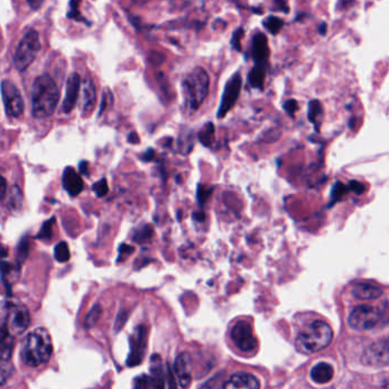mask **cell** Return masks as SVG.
Returning a JSON list of instances; mask_svg holds the SVG:
<instances>
[{"instance_id": "cell-41", "label": "cell", "mask_w": 389, "mask_h": 389, "mask_svg": "<svg viewBox=\"0 0 389 389\" xmlns=\"http://www.w3.org/2000/svg\"><path fill=\"white\" fill-rule=\"evenodd\" d=\"M210 190H209V188H204V186H201V188H199V191H198V198H199V202H200V204H204V201H206V200H207L208 197H209V194H210Z\"/></svg>"}, {"instance_id": "cell-33", "label": "cell", "mask_w": 389, "mask_h": 389, "mask_svg": "<svg viewBox=\"0 0 389 389\" xmlns=\"http://www.w3.org/2000/svg\"><path fill=\"white\" fill-rule=\"evenodd\" d=\"M93 191L95 192V194L99 197V198H103L108 194L109 192V186H108V182H106V179H101L99 182H96L93 185Z\"/></svg>"}, {"instance_id": "cell-37", "label": "cell", "mask_w": 389, "mask_h": 389, "mask_svg": "<svg viewBox=\"0 0 389 389\" xmlns=\"http://www.w3.org/2000/svg\"><path fill=\"white\" fill-rule=\"evenodd\" d=\"M128 317H129V313L127 311L122 310V312L119 313L118 317L115 320V332L120 331L124 328Z\"/></svg>"}, {"instance_id": "cell-35", "label": "cell", "mask_w": 389, "mask_h": 389, "mask_svg": "<svg viewBox=\"0 0 389 389\" xmlns=\"http://www.w3.org/2000/svg\"><path fill=\"white\" fill-rule=\"evenodd\" d=\"M154 234V230L150 226H144L142 230H138L134 235V240L138 242H144L145 240L150 239L151 236Z\"/></svg>"}, {"instance_id": "cell-5", "label": "cell", "mask_w": 389, "mask_h": 389, "mask_svg": "<svg viewBox=\"0 0 389 389\" xmlns=\"http://www.w3.org/2000/svg\"><path fill=\"white\" fill-rule=\"evenodd\" d=\"M40 48L42 44L38 32L35 30L26 32L24 37L19 40L14 53L13 61L16 70L24 72L35 62Z\"/></svg>"}, {"instance_id": "cell-47", "label": "cell", "mask_w": 389, "mask_h": 389, "mask_svg": "<svg viewBox=\"0 0 389 389\" xmlns=\"http://www.w3.org/2000/svg\"><path fill=\"white\" fill-rule=\"evenodd\" d=\"M288 111L289 112H292L295 111V110L297 109V104L296 102H295V101H289V102H288Z\"/></svg>"}, {"instance_id": "cell-40", "label": "cell", "mask_w": 389, "mask_h": 389, "mask_svg": "<svg viewBox=\"0 0 389 389\" xmlns=\"http://www.w3.org/2000/svg\"><path fill=\"white\" fill-rule=\"evenodd\" d=\"M243 30L239 29L238 31L234 32L233 37H232V46L235 48L236 51H240L241 49V45H240V42H241V38H242Z\"/></svg>"}, {"instance_id": "cell-46", "label": "cell", "mask_w": 389, "mask_h": 389, "mask_svg": "<svg viewBox=\"0 0 389 389\" xmlns=\"http://www.w3.org/2000/svg\"><path fill=\"white\" fill-rule=\"evenodd\" d=\"M154 150H149L147 151V152H145V154H144L143 156V160H145V161H150L151 159H152V158H154Z\"/></svg>"}, {"instance_id": "cell-3", "label": "cell", "mask_w": 389, "mask_h": 389, "mask_svg": "<svg viewBox=\"0 0 389 389\" xmlns=\"http://www.w3.org/2000/svg\"><path fill=\"white\" fill-rule=\"evenodd\" d=\"M210 80L204 67H197L182 81L183 106L188 113H194L204 104L209 94Z\"/></svg>"}, {"instance_id": "cell-4", "label": "cell", "mask_w": 389, "mask_h": 389, "mask_svg": "<svg viewBox=\"0 0 389 389\" xmlns=\"http://www.w3.org/2000/svg\"><path fill=\"white\" fill-rule=\"evenodd\" d=\"M333 338L330 326L322 321H315L304 330L296 340V348L304 354H312L328 347Z\"/></svg>"}, {"instance_id": "cell-31", "label": "cell", "mask_w": 389, "mask_h": 389, "mask_svg": "<svg viewBox=\"0 0 389 389\" xmlns=\"http://www.w3.org/2000/svg\"><path fill=\"white\" fill-rule=\"evenodd\" d=\"M264 26H266V29L268 31L275 35V33H278L280 31L281 28L283 26V22L280 19H278V17H273L272 16V17L265 19Z\"/></svg>"}, {"instance_id": "cell-49", "label": "cell", "mask_w": 389, "mask_h": 389, "mask_svg": "<svg viewBox=\"0 0 389 389\" xmlns=\"http://www.w3.org/2000/svg\"><path fill=\"white\" fill-rule=\"evenodd\" d=\"M386 387H389V385H387V386H386Z\"/></svg>"}, {"instance_id": "cell-36", "label": "cell", "mask_w": 389, "mask_h": 389, "mask_svg": "<svg viewBox=\"0 0 389 389\" xmlns=\"http://www.w3.org/2000/svg\"><path fill=\"white\" fill-rule=\"evenodd\" d=\"M13 367H12V364L10 362H3V365H1V385L6 383V380L12 376L13 374Z\"/></svg>"}, {"instance_id": "cell-28", "label": "cell", "mask_w": 389, "mask_h": 389, "mask_svg": "<svg viewBox=\"0 0 389 389\" xmlns=\"http://www.w3.org/2000/svg\"><path fill=\"white\" fill-rule=\"evenodd\" d=\"M80 3H81V0H70V10H69V13H67V17L71 19H76V21H80V22H86L90 26V23L87 22L85 17L80 15Z\"/></svg>"}, {"instance_id": "cell-1", "label": "cell", "mask_w": 389, "mask_h": 389, "mask_svg": "<svg viewBox=\"0 0 389 389\" xmlns=\"http://www.w3.org/2000/svg\"><path fill=\"white\" fill-rule=\"evenodd\" d=\"M60 101V90L49 74L35 78L31 87L32 115L47 119L54 113Z\"/></svg>"}, {"instance_id": "cell-27", "label": "cell", "mask_w": 389, "mask_h": 389, "mask_svg": "<svg viewBox=\"0 0 389 389\" xmlns=\"http://www.w3.org/2000/svg\"><path fill=\"white\" fill-rule=\"evenodd\" d=\"M102 314V306L96 304L95 306L92 308L88 314H87L86 320H85V326L87 328H92V326H95L97 321H99V316Z\"/></svg>"}, {"instance_id": "cell-2", "label": "cell", "mask_w": 389, "mask_h": 389, "mask_svg": "<svg viewBox=\"0 0 389 389\" xmlns=\"http://www.w3.org/2000/svg\"><path fill=\"white\" fill-rule=\"evenodd\" d=\"M53 355V342L49 332L44 328L35 329L26 336L21 348L23 363L30 367L47 363Z\"/></svg>"}, {"instance_id": "cell-43", "label": "cell", "mask_w": 389, "mask_h": 389, "mask_svg": "<svg viewBox=\"0 0 389 389\" xmlns=\"http://www.w3.org/2000/svg\"><path fill=\"white\" fill-rule=\"evenodd\" d=\"M128 142L131 144H138L140 142V138H138V135L136 133H131L129 136H128Z\"/></svg>"}, {"instance_id": "cell-42", "label": "cell", "mask_w": 389, "mask_h": 389, "mask_svg": "<svg viewBox=\"0 0 389 389\" xmlns=\"http://www.w3.org/2000/svg\"><path fill=\"white\" fill-rule=\"evenodd\" d=\"M26 1H28L32 10H38L42 6V3H44V0H26Z\"/></svg>"}, {"instance_id": "cell-19", "label": "cell", "mask_w": 389, "mask_h": 389, "mask_svg": "<svg viewBox=\"0 0 389 389\" xmlns=\"http://www.w3.org/2000/svg\"><path fill=\"white\" fill-rule=\"evenodd\" d=\"M333 376V367L326 362L316 364L311 371V378L316 383H326Z\"/></svg>"}, {"instance_id": "cell-29", "label": "cell", "mask_w": 389, "mask_h": 389, "mask_svg": "<svg viewBox=\"0 0 389 389\" xmlns=\"http://www.w3.org/2000/svg\"><path fill=\"white\" fill-rule=\"evenodd\" d=\"M135 387L138 388H159L154 376H142L135 380Z\"/></svg>"}, {"instance_id": "cell-7", "label": "cell", "mask_w": 389, "mask_h": 389, "mask_svg": "<svg viewBox=\"0 0 389 389\" xmlns=\"http://www.w3.org/2000/svg\"><path fill=\"white\" fill-rule=\"evenodd\" d=\"M1 99L7 115L10 118H19L24 112V101L19 88L8 80L1 83Z\"/></svg>"}, {"instance_id": "cell-6", "label": "cell", "mask_w": 389, "mask_h": 389, "mask_svg": "<svg viewBox=\"0 0 389 389\" xmlns=\"http://www.w3.org/2000/svg\"><path fill=\"white\" fill-rule=\"evenodd\" d=\"M381 312L376 307L362 305L353 310L348 317V324L355 331H367L378 326Z\"/></svg>"}, {"instance_id": "cell-38", "label": "cell", "mask_w": 389, "mask_h": 389, "mask_svg": "<svg viewBox=\"0 0 389 389\" xmlns=\"http://www.w3.org/2000/svg\"><path fill=\"white\" fill-rule=\"evenodd\" d=\"M109 102H112V93L109 90H104V93L102 95V103H101V108H99V115H102L104 110L106 109V106L109 104Z\"/></svg>"}, {"instance_id": "cell-20", "label": "cell", "mask_w": 389, "mask_h": 389, "mask_svg": "<svg viewBox=\"0 0 389 389\" xmlns=\"http://www.w3.org/2000/svg\"><path fill=\"white\" fill-rule=\"evenodd\" d=\"M369 361L370 363L380 364L381 362L389 360V342H378L371 347L369 351Z\"/></svg>"}, {"instance_id": "cell-13", "label": "cell", "mask_w": 389, "mask_h": 389, "mask_svg": "<svg viewBox=\"0 0 389 389\" xmlns=\"http://www.w3.org/2000/svg\"><path fill=\"white\" fill-rule=\"evenodd\" d=\"M31 323V317H30L29 310L26 306H16L10 313V331L14 336H19L29 328Z\"/></svg>"}, {"instance_id": "cell-45", "label": "cell", "mask_w": 389, "mask_h": 389, "mask_svg": "<svg viewBox=\"0 0 389 389\" xmlns=\"http://www.w3.org/2000/svg\"><path fill=\"white\" fill-rule=\"evenodd\" d=\"M6 179H1V195H0V198L5 199V194H6Z\"/></svg>"}, {"instance_id": "cell-15", "label": "cell", "mask_w": 389, "mask_h": 389, "mask_svg": "<svg viewBox=\"0 0 389 389\" xmlns=\"http://www.w3.org/2000/svg\"><path fill=\"white\" fill-rule=\"evenodd\" d=\"M223 387L226 389H257L260 387V383L252 374L238 372L231 376L230 379L224 383Z\"/></svg>"}, {"instance_id": "cell-34", "label": "cell", "mask_w": 389, "mask_h": 389, "mask_svg": "<svg viewBox=\"0 0 389 389\" xmlns=\"http://www.w3.org/2000/svg\"><path fill=\"white\" fill-rule=\"evenodd\" d=\"M29 255V241L26 240V238L21 240V242L19 245V250H17V259L19 262L23 263V260L28 257Z\"/></svg>"}, {"instance_id": "cell-8", "label": "cell", "mask_w": 389, "mask_h": 389, "mask_svg": "<svg viewBox=\"0 0 389 389\" xmlns=\"http://www.w3.org/2000/svg\"><path fill=\"white\" fill-rule=\"evenodd\" d=\"M231 338L234 345L243 353H254L258 347V342L254 336L251 326L246 321H240L231 330Z\"/></svg>"}, {"instance_id": "cell-14", "label": "cell", "mask_w": 389, "mask_h": 389, "mask_svg": "<svg viewBox=\"0 0 389 389\" xmlns=\"http://www.w3.org/2000/svg\"><path fill=\"white\" fill-rule=\"evenodd\" d=\"M62 183H63L64 190L72 198L79 195L83 192V186H85L81 176L71 167H67L64 170L63 176H62Z\"/></svg>"}, {"instance_id": "cell-12", "label": "cell", "mask_w": 389, "mask_h": 389, "mask_svg": "<svg viewBox=\"0 0 389 389\" xmlns=\"http://www.w3.org/2000/svg\"><path fill=\"white\" fill-rule=\"evenodd\" d=\"M174 371H175L179 386L182 388L191 385L192 381V358L188 353H182L176 358L174 362Z\"/></svg>"}, {"instance_id": "cell-30", "label": "cell", "mask_w": 389, "mask_h": 389, "mask_svg": "<svg viewBox=\"0 0 389 389\" xmlns=\"http://www.w3.org/2000/svg\"><path fill=\"white\" fill-rule=\"evenodd\" d=\"M55 223V218H51L48 220L47 222L42 224V229L39 231L38 235L37 238L42 240H49L51 238V234H53V224Z\"/></svg>"}, {"instance_id": "cell-23", "label": "cell", "mask_w": 389, "mask_h": 389, "mask_svg": "<svg viewBox=\"0 0 389 389\" xmlns=\"http://www.w3.org/2000/svg\"><path fill=\"white\" fill-rule=\"evenodd\" d=\"M265 65H257V67H254L251 71H250L249 83L252 87L255 88H262L263 85H264L265 80Z\"/></svg>"}, {"instance_id": "cell-10", "label": "cell", "mask_w": 389, "mask_h": 389, "mask_svg": "<svg viewBox=\"0 0 389 389\" xmlns=\"http://www.w3.org/2000/svg\"><path fill=\"white\" fill-rule=\"evenodd\" d=\"M147 329L144 326H140L135 330L134 333L131 335V339H129L131 351H129V356L127 358L128 367H136V365H140L142 363L144 354L147 351Z\"/></svg>"}, {"instance_id": "cell-17", "label": "cell", "mask_w": 389, "mask_h": 389, "mask_svg": "<svg viewBox=\"0 0 389 389\" xmlns=\"http://www.w3.org/2000/svg\"><path fill=\"white\" fill-rule=\"evenodd\" d=\"M270 55L267 38L263 33H257L252 40V56L257 65H265Z\"/></svg>"}, {"instance_id": "cell-26", "label": "cell", "mask_w": 389, "mask_h": 389, "mask_svg": "<svg viewBox=\"0 0 389 389\" xmlns=\"http://www.w3.org/2000/svg\"><path fill=\"white\" fill-rule=\"evenodd\" d=\"M179 150L182 151V154H188L193 147V133L188 131V133L183 131L179 140Z\"/></svg>"}, {"instance_id": "cell-44", "label": "cell", "mask_w": 389, "mask_h": 389, "mask_svg": "<svg viewBox=\"0 0 389 389\" xmlns=\"http://www.w3.org/2000/svg\"><path fill=\"white\" fill-rule=\"evenodd\" d=\"M79 170L83 175H87L88 174V163L87 161H81L79 163Z\"/></svg>"}, {"instance_id": "cell-39", "label": "cell", "mask_w": 389, "mask_h": 389, "mask_svg": "<svg viewBox=\"0 0 389 389\" xmlns=\"http://www.w3.org/2000/svg\"><path fill=\"white\" fill-rule=\"evenodd\" d=\"M134 251V248L131 246H127V245H122L120 248H119V260H122L125 259V257H129L131 255V252Z\"/></svg>"}, {"instance_id": "cell-9", "label": "cell", "mask_w": 389, "mask_h": 389, "mask_svg": "<svg viewBox=\"0 0 389 389\" xmlns=\"http://www.w3.org/2000/svg\"><path fill=\"white\" fill-rule=\"evenodd\" d=\"M241 88H242L241 74H233L232 78L227 81L226 86L224 88L223 96H222L220 108H218V118H224L232 110V108L235 106L236 101L239 99Z\"/></svg>"}, {"instance_id": "cell-11", "label": "cell", "mask_w": 389, "mask_h": 389, "mask_svg": "<svg viewBox=\"0 0 389 389\" xmlns=\"http://www.w3.org/2000/svg\"><path fill=\"white\" fill-rule=\"evenodd\" d=\"M81 87V78L79 74H71L67 80L65 86V97L62 104V112L70 113L77 104L78 97H79V90Z\"/></svg>"}, {"instance_id": "cell-24", "label": "cell", "mask_w": 389, "mask_h": 389, "mask_svg": "<svg viewBox=\"0 0 389 389\" xmlns=\"http://www.w3.org/2000/svg\"><path fill=\"white\" fill-rule=\"evenodd\" d=\"M22 192H21V190L17 186H13V188H10V197H8V202H7L8 209L12 211L17 210L22 206Z\"/></svg>"}, {"instance_id": "cell-48", "label": "cell", "mask_w": 389, "mask_h": 389, "mask_svg": "<svg viewBox=\"0 0 389 389\" xmlns=\"http://www.w3.org/2000/svg\"><path fill=\"white\" fill-rule=\"evenodd\" d=\"M135 5H145L149 0H131Z\"/></svg>"}, {"instance_id": "cell-16", "label": "cell", "mask_w": 389, "mask_h": 389, "mask_svg": "<svg viewBox=\"0 0 389 389\" xmlns=\"http://www.w3.org/2000/svg\"><path fill=\"white\" fill-rule=\"evenodd\" d=\"M97 94H96L95 83L90 78L83 81V96H81V112L83 115H90L95 109Z\"/></svg>"}, {"instance_id": "cell-18", "label": "cell", "mask_w": 389, "mask_h": 389, "mask_svg": "<svg viewBox=\"0 0 389 389\" xmlns=\"http://www.w3.org/2000/svg\"><path fill=\"white\" fill-rule=\"evenodd\" d=\"M383 295V289L371 283H360L353 289V296L356 299L374 300Z\"/></svg>"}, {"instance_id": "cell-22", "label": "cell", "mask_w": 389, "mask_h": 389, "mask_svg": "<svg viewBox=\"0 0 389 389\" xmlns=\"http://www.w3.org/2000/svg\"><path fill=\"white\" fill-rule=\"evenodd\" d=\"M199 140L204 147H210L215 140V126L213 122H207L199 133Z\"/></svg>"}, {"instance_id": "cell-25", "label": "cell", "mask_w": 389, "mask_h": 389, "mask_svg": "<svg viewBox=\"0 0 389 389\" xmlns=\"http://www.w3.org/2000/svg\"><path fill=\"white\" fill-rule=\"evenodd\" d=\"M54 257L58 263H67L69 262L70 259V249H69V246H67V242L61 241L58 242L55 247L54 249Z\"/></svg>"}, {"instance_id": "cell-32", "label": "cell", "mask_w": 389, "mask_h": 389, "mask_svg": "<svg viewBox=\"0 0 389 389\" xmlns=\"http://www.w3.org/2000/svg\"><path fill=\"white\" fill-rule=\"evenodd\" d=\"M321 117H322V106L320 104L319 101H312L310 104L311 122H320Z\"/></svg>"}, {"instance_id": "cell-21", "label": "cell", "mask_w": 389, "mask_h": 389, "mask_svg": "<svg viewBox=\"0 0 389 389\" xmlns=\"http://www.w3.org/2000/svg\"><path fill=\"white\" fill-rule=\"evenodd\" d=\"M1 361L7 362L12 356L14 347V338L10 329H7L6 324H3L1 330Z\"/></svg>"}]
</instances>
